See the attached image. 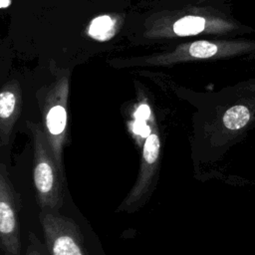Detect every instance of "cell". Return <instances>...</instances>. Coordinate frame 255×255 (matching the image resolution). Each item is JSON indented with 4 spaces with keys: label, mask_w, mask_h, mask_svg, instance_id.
Returning a JSON list of instances; mask_svg holds the SVG:
<instances>
[{
    "label": "cell",
    "mask_w": 255,
    "mask_h": 255,
    "mask_svg": "<svg viewBox=\"0 0 255 255\" xmlns=\"http://www.w3.org/2000/svg\"><path fill=\"white\" fill-rule=\"evenodd\" d=\"M250 30L233 18L223 3L198 4L195 0H179L176 6L167 7L162 3L128 17V39L136 44L165 43L200 34L234 36Z\"/></svg>",
    "instance_id": "1"
},
{
    "label": "cell",
    "mask_w": 255,
    "mask_h": 255,
    "mask_svg": "<svg viewBox=\"0 0 255 255\" xmlns=\"http://www.w3.org/2000/svg\"><path fill=\"white\" fill-rule=\"evenodd\" d=\"M33 142V180L36 196L42 210L57 211L63 205V178L42 128L28 124Z\"/></svg>",
    "instance_id": "2"
},
{
    "label": "cell",
    "mask_w": 255,
    "mask_h": 255,
    "mask_svg": "<svg viewBox=\"0 0 255 255\" xmlns=\"http://www.w3.org/2000/svg\"><path fill=\"white\" fill-rule=\"evenodd\" d=\"M255 50V43L245 41L227 40H197L184 43L174 47L173 50L164 51L142 57L138 62L128 63V65H148L163 66L176 63H184L193 60H207L213 58H227L236 55L248 54Z\"/></svg>",
    "instance_id": "3"
},
{
    "label": "cell",
    "mask_w": 255,
    "mask_h": 255,
    "mask_svg": "<svg viewBox=\"0 0 255 255\" xmlns=\"http://www.w3.org/2000/svg\"><path fill=\"white\" fill-rule=\"evenodd\" d=\"M40 220L49 255H87L76 224L56 211L42 210Z\"/></svg>",
    "instance_id": "4"
},
{
    "label": "cell",
    "mask_w": 255,
    "mask_h": 255,
    "mask_svg": "<svg viewBox=\"0 0 255 255\" xmlns=\"http://www.w3.org/2000/svg\"><path fill=\"white\" fill-rule=\"evenodd\" d=\"M0 246L6 255H20L18 202L6 166L0 161Z\"/></svg>",
    "instance_id": "5"
},
{
    "label": "cell",
    "mask_w": 255,
    "mask_h": 255,
    "mask_svg": "<svg viewBox=\"0 0 255 255\" xmlns=\"http://www.w3.org/2000/svg\"><path fill=\"white\" fill-rule=\"evenodd\" d=\"M17 99L13 92L3 91L0 93V132L2 138H8L11 131L12 118L16 111Z\"/></svg>",
    "instance_id": "6"
},
{
    "label": "cell",
    "mask_w": 255,
    "mask_h": 255,
    "mask_svg": "<svg viewBox=\"0 0 255 255\" xmlns=\"http://www.w3.org/2000/svg\"><path fill=\"white\" fill-rule=\"evenodd\" d=\"M118 20L110 15L96 17L90 27L89 35L98 41H108L113 39L117 33Z\"/></svg>",
    "instance_id": "7"
},
{
    "label": "cell",
    "mask_w": 255,
    "mask_h": 255,
    "mask_svg": "<svg viewBox=\"0 0 255 255\" xmlns=\"http://www.w3.org/2000/svg\"><path fill=\"white\" fill-rule=\"evenodd\" d=\"M251 113L244 105H235L229 108L222 117V124L229 130H239L250 121Z\"/></svg>",
    "instance_id": "8"
},
{
    "label": "cell",
    "mask_w": 255,
    "mask_h": 255,
    "mask_svg": "<svg viewBox=\"0 0 255 255\" xmlns=\"http://www.w3.org/2000/svg\"><path fill=\"white\" fill-rule=\"evenodd\" d=\"M26 255H44L43 246L39 244L34 234L29 235V244L27 247Z\"/></svg>",
    "instance_id": "9"
},
{
    "label": "cell",
    "mask_w": 255,
    "mask_h": 255,
    "mask_svg": "<svg viewBox=\"0 0 255 255\" xmlns=\"http://www.w3.org/2000/svg\"><path fill=\"white\" fill-rule=\"evenodd\" d=\"M226 0H195L198 4H204V3H224Z\"/></svg>",
    "instance_id": "10"
},
{
    "label": "cell",
    "mask_w": 255,
    "mask_h": 255,
    "mask_svg": "<svg viewBox=\"0 0 255 255\" xmlns=\"http://www.w3.org/2000/svg\"><path fill=\"white\" fill-rule=\"evenodd\" d=\"M10 0H0V8H5L9 6Z\"/></svg>",
    "instance_id": "11"
}]
</instances>
